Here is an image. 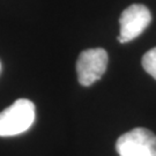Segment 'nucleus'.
Wrapping results in <instances>:
<instances>
[{"label":"nucleus","mask_w":156,"mask_h":156,"mask_svg":"<svg viewBox=\"0 0 156 156\" xmlns=\"http://www.w3.org/2000/svg\"><path fill=\"white\" fill-rule=\"evenodd\" d=\"M141 64L146 72L156 80V48L146 52L142 57Z\"/></svg>","instance_id":"39448f33"},{"label":"nucleus","mask_w":156,"mask_h":156,"mask_svg":"<svg viewBox=\"0 0 156 156\" xmlns=\"http://www.w3.org/2000/svg\"><path fill=\"white\" fill-rule=\"evenodd\" d=\"M151 22V13L145 5L134 4L128 6L119 19L120 33L118 36V42L124 44L133 41L145 31Z\"/></svg>","instance_id":"20e7f679"},{"label":"nucleus","mask_w":156,"mask_h":156,"mask_svg":"<svg viewBox=\"0 0 156 156\" xmlns=\"http://www.w3.org/2000/svg\"><path fill=\"white\" fill-rule=\"evenodd\" d=\"M35 120V105L30 100L19 98L0 112V136H14L26 132Z\"/></svg>","instance_id":"f257e3e1"},{"label":"nucleus","mask_w":156,"mask_h":156,"mask_svg":"<svg viewBox=\"0 0 156 156\" xmlns=\"http://www.w3.org/2000/svg\"><path fill=\"white\" fill-rule=\"evenodd\" d=\"M116 151L119 156H156V135L148 128H133L118 138Z\"/></svg>","instance_id":"f03ea898"},{"label":"nucleus","mask_w":156,"mask_h":156,"mask_svg":"<svg viewBox=\"0 0 156 156\" xmlns=\"http://www.w3.org/2000/svg\"><path fill=\"white\" fill-rule=\"evenodd\" d=\"M108 62V52L102 48L82 51L76 62V73L80 84L89 87L97 82L104 75Z\"/></svg>","instance_id":"7ed1b4c3"},{"label":"nucleus","mask_w":156,"mask_h":156,"mask_svg":"<svg viewBox=\"0 0 156 156\" xmlns=\"http://www.w3.org/2000/svg\"><path fill=\"white\" fill-rule=\"evenodd\" d=\"M0 69H1V64H0Z\"/></svg>","instance_id":"423d86ee"}]
</instances>
